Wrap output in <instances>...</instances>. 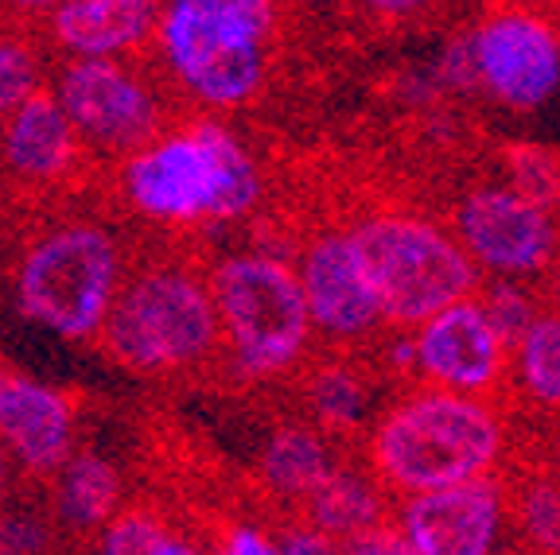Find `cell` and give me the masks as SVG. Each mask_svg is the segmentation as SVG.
Returning a JSON list of instances; mask_svg holds the SVG:
<instances>
[{"label":"cell","mask_w":560,"mask_h":555,"mask_svg":"<svg viewBox=\"0 0 560 555\" xmlns=\"http://www.w3.org/2000/svg\"><path fill=\"white\" fill-rule=\"evenodd\" d=\"M114 194L149 229H226L261 210L265 167L226 117L195 109L117 160Z\"/></svg>","instance_id":"obj_1"},{"label":"cell","mask_w":560,"mask_h":555,"mask_svg":"<svg viewBox=\"0 0 560 555\" xmlns=\"http://www.w3.org/2000/svg\"><path fill=\"white\" fill-rule=\"evenodd\" d=\"M125 229L97 214L55 217L20 245L9 272L12 311L24 327L67 346L102 339L117 295L132 272Z\"/></svg>","instance_id":"obj_2"},{"label":"cell","mask_w":560,"mask_h":555,"mask_svg":"<svg viewBox=\"0 0 560 555\" xmlns=\"http://www.w3.org/2000/svg\"><path fill=\"white\" fill-rule=\"evenodd\" d=\"M280 32V0H164L156 70L202 114H237L261 97Z\"/></svg>","instance_id":"obj_3"},{"label":"cell","mask_w":560,"mask_h":555,"mask_svg":"<svg viewBox=\"0 0 560 555\" xmlns=\"http://www.w3.org/2000/svg\"><path fill=\"white\" fill-rule=\"evenodd\" d=\"M506 447V420L487 397L420 381L374 420L366 459L389 494L409 497L494 474Z\"/></svg>","instance_id":"obj_4"},{"label":"cell","mask_w":560,"mask_h":555,"mask_svg":"<svg viewBox=\"0 0 560 555\" xmlns=\"http://www.w3.org/2000/svg\"><path fill=\"white\" fill-rule=\"evenodd\" d=\"M102 354L132 377H187L219 362L222 322L210 272L184 257L137 261L105 319Z\"/></svg>","instance_id":"obj_5"},{"label":"cell","mask_w":560,"mask_h":555,"mask_svg":"<svg viewBox=\"0 0 560 555\" xmlns=\"http://www.w3.org/2000/svg\"><path fill=\"white\" fill-rule=\"evenodd\" d=\"M210 287L222 322V369L237 385L289 377L307 357L315 334L296 257L272 249L222 252L210 264Z\"/></svg>","instance_id":"obj_6"},{"label":"cell","mask_w":560,"mask_h":555,"mask_svg":"<svg viewBox=\"0 0 560 555\" xmlns=\"http://www.w3.org/2000/svg\"><path fill=\"white\" fill-rule=\"evenodd\" d=\"M347 229L389 330L417 327L440 307L479 292V264L471 261L459 234L432 217L409 210H374Z\"/></svg>","instance_id":"obj_7"},{"label":"cell","mask_w":560,"mask_h":555,"mask_svg":"<svg viewBox=\"0 0 560 555\" xmlns=\"http://www.w3.org/2000/svg\"><path fill=\"white\" fill-rule=\"evenodd\" d=\"M51 94L62 102L94 160L117 164L164 132L172 90L140 59H62L51 74Z\"/></svg>","instance_id":"obj_8"},{"label":"cell","mask_w":560,"mask_h":555,"mask_svg":"<svg viewBox=\"0 0 560 555\" xmlns=\"http://www.w3.org/2000/svg\"><path fill=\"white\" fill-rule=\"evenodd\" d=\"M452 229L487 276L534 280L560 261L557 210L510 182H482L455 206Z\"/></svg>","instance_id":"obj_9"},{"label":"cell","mask_w":560,"mask_h":555,"mask_svg":"<svg viewBox=\"0 0 560 555\" xmlns=\"http://www.w3.org/2000/svg\"><path fill=\"white\" fill-rule=\"evenodd\" d=\"M479 90L514 114H534L560 94V27L529 4L490 9L471 27Z\"/></svg>","instance_id":"obj_10"},{"label":"cell","mask_w":560,"mask_h":555,"mask_svg":"<svg viewBox=\"0 0 560 555\" xmlns=\"http://www.w3.org/2000/svg\"><path fill=\"white\" fill-rule=\"evenodd\" d=\"M409 555H490L510 532V486L482 474L401 497L394 509Z\"/></svg>","instance_id":"obj_11"},{"label":"cell","mask_w":560,"mask_h":555,"mask_svg":"<svg viewBox=\"0 0 560 555\" xmlns=\"http://www.w3.org/2000/svg\"><path fill=\"white\" fill-rule=\"evenodd\" d=\"M412 339H417V381L471 397H490L506 385L510 342L494 327L479 292L417 322Z\"/></svg>","instance_id":"obj_12"},{"label":"cell","mask_w":560,"mask_h":555,"mask_svg":"<svg viewBox=\"0 0 560 555\" xmlns=\"http://www.w3.org/2000/svg\"><path fill=\"white\" fill-rule=\"evenodd\" d=\"M296 272L319 339L362 342L385 327L382 304L347 226L307 237L296 249Z\"/></svg>","instance_id":"obj_13"},{"label":"cell","mask_w":560,"mask_h":555,"mask_svg":"<svg viewBox=\"0 0 560 555\" xmlns=\"http://www.w3.org/2000/svg\"><path fill=\"white\" fill-rule=\"evenodd\" d=\"M82 412L67 389L27 374H4L0 385V442L20 477L44 486L79 451Z\"/></svg>","instance_id":"obj_14"},{"label":"cell","mask_w":560,"mask_h":555,"mask_svg":"<svg viewBox=\"0 0 560 555\" xmlns=\"http://www.w3.org/2000/svg\"><path fill=\"white\" fill-rule=\"evenodd\" d=\"M90 152L51 86L35 90L0 121V172L24 191H59L86 167Z\"/></svg>","instance_id":"obj_15"},{"label":"cell","mask_w":560,"mask_h":555,"mask_svg":"<svg viewBox=\"0 0 560 555\" xmlns=\"http://www.w3.org/2000/svg\"><path fill=\"white\" fill-rule=\"evenodd\" d=\"M164 0H59L44 39L62 59H140L152 51Z\"/></svg>","instance_id":"obj_16"},{"label":"cell","mask_w":560,"mask_h":555,"mask_svg":"<svg viewBox=\"0 0 560 555\" xmlns=\"http://www.w3.org/2000/svg\"><path fill=\"white\" fill-rule=\"evenodd\" d=\"M44 501L62 540L94 544L97 532L129 505L121 462L102 447H79L44 482Z\"/></svg>","instance_id":"obj_17"},{"label":"cell","mask_w":560,"mask_h":555,"mask_svg":"<svg viewBox=\"0 0 560 555\" xmlns=\"http://www.w3.org/2000/svg\"><path fill=\"white\" fill-rule=\"evenodd\" d=\"M339 467L335 459L331 432L307 424V420H292L280 424L265 435L261 451H257V482L269 497L289 505H304L315 489L324 486L331 470Z\"/></svg>","instance_id":"obj_18"},{"label":"cell","mask_w":560,"mask_h":555,"mask_svg":"<svg viewBox=\"0 0 560 555\" xmlns=\"http://www.w3.org/2000/svg\"><path fill=\"white\" fill-rule=\"evenodd\" d=\"M304 517H312L339 544V552H347V544L366 536L370 529L394 521V509H389V489L374 470H354L339 462L324 486L304 501Z\"/></svg>","instance_id":"obj_19"},{"label":"cell","mask_w":560,"mask_h":555,"mask_svg":"<svg viewBox=\"0 0 560 555\" xmlns=\"http://www.w3.org/2000/svg\"><path fill=\"white\" fill-rule=\"evenodd\" d=\"M304 397L312 420L331 435L359 432L374 409V385L366 369H359L347 357H327L315 365L304 381Z\"/></svg>","instance_id":"obj_20"},{"label":"cell","mask_w":560,"mask_h":555,"mask_svg":"<svg viewBox=\"0 0 560 555\" xmlns=\"http://www.w3.org/2000/svg\"><path fill=\"white\" fill-rule=\"evenodd\" d=\"M510 385L537 412H560V311L545 307L510 346Z\"/></svg>","instance_id":"obj_21"},{"label":"cell","mask_w":560,"mask_h":555,"mask_svg":"<svg viewBox=\"0 0 560 555\" xmlns=\"http://www.w3.org/2000/svg\"><path fill=\"white\" fill-rule=\"evenodd\" d=\"M94 547L105 555H191L199 552L179 524H172L152 505H125L114 521L94 536Z\"/></svg>","instance_id":"obj_22"},{"label":"cell","mask_w":560,"mask_h":555,"mask_svg":"<svg viewBox=\"0 0 560 555\" xmlns=\"http://www.w3.org/2000/svg\"><path fill=\"white\" fill-rule=\"evenodd\" d=\"M510 486V532L534 552H560V470L525 474Z\"/></svg>","instance_id":"obj_23"},{"label":"cell","mask_w":560,"mask_h":555,"mask_svg":"<svg viewBox=\"0 0 560 555\" xmlns=\"http://www.w3.org/2000/svg\"><path fill=\"white\" fill-rule=\"evenodd\" d=\"M44 74V55L32 39H20V35H4L0 39V121L24 105L35 90L47 86Z\"/></svg>","instance_id":"obj_24"},{"label":"cell","mask_w":560,"mask_h":555,"mask_svg":"<svg viewBox=\"0 0 560 555\" xmlns=\"http://www.w3.org/2000/svg\"><path fill=\"white\" fill-rule=\"evenodd\" d=\"M59 529L47 509V501H20L12 497L0 509V555H27V552H51L59 544Z\"/></svg>","instance_id":"obj_25"},{"label":"cell","mask_w":560,"mask_h":555,"mask_svg":"<svg viewBox=\"0 0 560 555\" xmlns=\"http://www.w3.org/2000/svg\"><path fill=\"white\" fill-rule=\"evenodd\" d=\"M479 299L487 304L490 319H494V327L506 334L510 346H514L525 330H529V322H534L537 315L545 311L541 299H537V295L525 287V280L494 276L490 284H479Z\"/></svg>","instance_id":"obj_26"},{"label":"cell","mask_w":560,"mask_h":555,"mask_svg":"<svg viewBox=\"0 0 560 555\" xmlns=\"http://www.w3.org/2000/svg\"><path fill=\"white\" fill-rule=\"evenodd\" d=\"M502 167H506L510 187H517L522 194H529V199L545 202L552 210L560 206V160L552 152L534 144H517L506 152Z\"/></svg>","instance_id":"obj_27"},{"label":"cell","mask_w":560,"mask_h":555,"mask_svg":"<svg viewBox=\"0 0 560 555\" xmlns=\"http://www.w3.org/2000/svg\"><path fill=\"white\" fill-rule=\"evenodd\" d=\"M436 82L447 90H471L479 86V62H475V44H471V32L452 39V44L440 51L436 59Z\"/></svg>","instance_id":"obj_28"},{"label":"cell","mask_w":560,"mask_h":555,"mask_svg":"<svg viewBox=\"0 0 560 555\" xmlns=\"http://www.w3.org/2000/svg\"><path fill=\"white\" fill-rule=\"evenodd\" d=\"M272 532H277V552L280 555H331V552H339V544H335V540L327 536L312 517H304V512L292 517L289 524L272 529Z\"/></svg>","instance_id":"obj_29"},{"label":"cell","mask_w":560,"mask_h":555,"mask_svg":"<svg viewBox=\"0 0 560 555\" xmlns=\"http://www.w3.org/2000/svg\"><path fill=\"white\" fill-rule=\"evenodd\" d=\"M219 547L226 555H272L277 552V532L257 521H230L219 532Z\"/></svg>","instance_id":"obj_30"},{"label":"cell","mask_w":560,"mask_h":555,"mask_svg":"<svg viewBox=\"0 0 560 555\" xmlns=\"http://www.w3.org/2000/svg\"><path fill=\"white\" fill-rule=\"evenodd\" d=\"M362 9L374 12V16H389V20H401V16H412V12L429 9L432 0H359Z\"/></svg>","instance_id":"obj_31"},{"label":"cell","mask_w":560,"mask_h":555,"mask_svg":"<svg viewBox=\"0 0 560 555\" xmlns=\"http://www.w3.org/2000/svg\"><path fill=\"white\" fill-rule=\"evenodd\" d=\"M20 482H24V477H20L16 462H12V454L4 451V442H0V509H4V505H9L12 497H16Z\"/></svg>","instance_id":"obj_32"},{"label":"cell","mask_w":560,"mask_h":555,"mask_svg":"<svg viewBox=\"0 0 560 555\" xmlns=\"http://www.w3.org/2000/svg\"><path fill=\"white\" fill-rule=\"evenodd\" d=\"M4 4H9V9L16 12V16H27V20H44L47 12H51L55 4H59V0H4Z\"/></svg>","instance_id":"obj_33"},{"label":"cell","mask_w":560,"mask_h":555,"mask_svg":"<svg viewBox=\"0 0 560 555\" xmlns=\"http://www.w3.org/2000/svg\"><path fill=\"white\" fill-rule=\"evenodd\" d=\"M552 307L560 311V276H557V287H552Z\"/></svg>","instance_id":"obj_34"},{"label":"cell","mask_w":560,"mask_h":555,"mask_svg":"<svg viewBox=\"0 0 560 555\" xmlns=\"http://www.w3.org/2000/svg\"><path fill=\"white\" fill-rule=\"evenodd\" d=\"M4 374H9V369H0V385H4Z\"/></svg>","instance_id":"obj_35"},{"label":"cell","mask_w":560,"mask_h":555,"mask_svg":"<svg viewBox=\"0 0 560 555\" xmlns=\"http://www.w3.org/2000/svg\"><path fill=\"white\" fill-rule=\"evenodd\" d=\"M557 470H560V447H557Z\"/></svg>","instance_id":"obj_36"}]
</instances>
